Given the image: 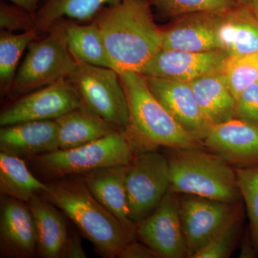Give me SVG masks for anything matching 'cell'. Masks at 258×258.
Here are the masks:
<instances>
[{
  "mask_svg": "<svg viewBox=\"0 0 258 258\" xmlns=\"http://www.w3.org/2000/svg\"><path fill=\"white\" fill-rule=\"evenodd\" d=\"M101 30L113 69L140 73L162 49V33L149 0H122L105 7L93 19Z\"/></svg>",
  "mask_w": 258,
  "mask_h": 258,
  "instance_id": "obj_1",
  "label": "cell"
},
{
  "mask_svg": "<svg viewBox=\"0 0 258 258\" xmlns=\"http://www.w3.org/2000/svg\"><path fill=\"white\" fill-rule=\"evenodd\" d=\"M39 195L69 217L102 257H118L135 240L137 233L103 206L80 176L60 178Z\"/></svg>",
  "mask_w": 258,
  "mask_h": 258,
  "instance_id": "obj_2",
  "label": "cell"
},
{
  "mask_svg": "<svg viewBox=\"0 0 258 258\" xmlns=\"http://www.w3.org/2000/svg\"><path fill=\"white\" fill-rule=\"evenodd\" d=\"M129 108L127 133L132 140L148 147L198 148L199 142L186 132L159 103L137 72L120 73Z\"/></svg>",
  "mask_w": 258,
  "mask_h": 258,
  "instance_id": "obj_3",
  "label": "cell"
},
{
  "mask_svg": "<svg viewBox=\"0 0 258 258\" xmlns=\"http://www.w3.org/2000/svg\"><path fill=\"white\" fill-rule=\"evenodd\" d=\"M175 149L167 158L171 191L228 203L238 200L235 170L227 161L198 148Z\"/></svg>",
  "mask_w": 258,
  "mask_h": 258,
  "instance_id": "obj_4",
  "label": "cell"
},
{
  "mask_svg": "<svg viewBox=\"0 0 258 258\" xmlns=\"http://www.w3.org/2000/svg\"><path fill=\"white\" fill-rule=\"evenodd\" d=\"M134 154V141L126 131L117 130L103 138L68 149L37 156L34 164L44 176L60 179L115 166H127Z\"/></svg>",
  "mask_w": 258,
  "mask_h": 258,
  "instance_id": "obj_5",
  "label": "cell"
},
{
  "mask_svg": "<svg viewBox=\"0 0 258 258\" xmlns=\"http://www.w3.org/2000/svg\"><path fill=\"white\" fill-rule=\"evenodd\" d=\"M47 37L30 42L28 52L15 75L10 93L14 96L69 80L77 66L70 53L59 24Z\"/></svg>",
  "mask_w": 258,
  "mask_h": 258,
  "instance_id": "obj_6",
  "label": "cell"
},
{
  "mask_svg": "<svg viewBox=\"0 0 258 258\" xmlns=\"http://www.w3.org/2000/svg\"><path fill=\"white\" fill-rule=\"evenodd\" d=\"M76 61V69L68 81L79 93L83 104L115 128L126 131L129 124L128 99L118 73Z\"/></svg>",
  "mask_w": 258,
  "mask_h": 258,
  "instance_id": "obj_7",
  "label": "cell"
},
{
  "mask_svg": "<svg viewBox=\"0 0 258 258\" xmlns=\"http://www.w3.org/2000/svg\"><path fill=\"white\" fill-rule=\"evenodd\" d=\"M170 186L167 158L154 151L135 156L125 176V189L129 214L136 225L154 211Z\"/></svg>",
  "mask_w": 258,
  "mask_h": 258,
  "instance_id": "obj_8",
  "label": "cell"
},
{
  "mask_svg": "<svg viewBox=\"0 0 258 258\" xmlns=\"http://www.w3.org/2000/svg\"><path fill=\"white\" fill-rule=\"evenodd\" d=\"M76 88L68 80L25 96L0 115L2 127L30 120H55L82 106Z\"/></svg>",
  "mask_w": 258,
  "mask_h": 258,
  "instance_id": "obj_9",
  "label": "cell"
},
{
  "mask_svg": "<svg viewBox=\"0 0 258 258\" xmlns=\"http://www.w3.org/2000/svg\"><path fill=\"white\" fill-rule=\"evenodd\" d=\"M176 193L169 190L154 211L137 224V235L159 257H189Z\"/></svg>",
  "mask_w": 258,
  "mask_h": 258,
  "instance_id": "obj_10",
  "label": "cell"
},
{
  "mask_svg": "<svg viewBox=\"0 0 258 258\" xmlns=\"http://www.w3.org/2000/svg\"><path fill=\"white\" fill-rule=\"evenodd\" d=\"M180 217L189 257L235 218L232 203L190 195L179 200Z\"/></svg>",
  "mask_w": 258,
  "mask_h": 258,
  "instance_id": "obj_11",
  "label": "cell"
},
{
  "mask_svg": "<svg viewBox=\"0 0 258 258\" xmlns=\"http://www.w3.org/2000/svg\"><path fill=\"white\" fill-rule=\"evenodd\" d=\"M229 57L220 49L206 52L161 49L139 74L147 77L190 83L206 75L223 71Z\"/></svg>",
  "mask_w": 258,
  "mask_h": 258,
  "instance_id": "obj_12",
  "label": "cell"
},
{
  "mask_svg": "<svg viewBox=\"0 0 258 258\" xmlns=\"http://www.w3.org/2000/svg\"><path fill=\"white\" fill-rule=\"evenodd\" d=\"M144 78L151 92L173 118L191 137L203 142L211 125L204 117L189 83Z\"/></svg>",
  "mask_w": 258,
  "mask_h": 258,
  "instance_id": "obj_13",
  "label": "cell"
},
{
  "mask_svg": "<svg viewBox=\"0 0 258 258\" xmlns=\"http://www.w3.org/2000/svg\"><path fill=\"white\" fill-rule=\"evenodd\" d=\"M202 142L227 162L258 165L257 125L235 118L212 126Z\"/></svg>",
  "mask_w": 258,
  "mask_h": 258,
  "instance_id": "obj_14",
  "label": "cell"
},
{
  "mask_svg": "<svg viewBox=\"0 0 258 258\" xmlns=\"http://www.w3.org/2000/svg\"><path fill=\"white\" fill-rule=\"evenodd\" d=\"M0 240L3 254L13 257H31L37 250L35 220L28 204L2 197Z\"/></svg>",
  "mask_w": 258,
  "mask_h": 258,
  "instance_id": "obj_15",
  "label": "cell"
},
{
  "mask_svg": "<svg viewBox=\"0 0 258 258\" xmlns=\"http://www.w3.org/2000/svg\"><path fill=\"white\" fill-rule=\"evenodd\" d=\"M59 149L55 120H30L2 127L0 150L18 157H35Z\"/></svg>",
  "mask_w": 258,
  "mask_h": 258,
  "instance_id": "obj_16",
  "label": "cell"
},
{
  "mask_svg": "<svg viewBox=\"0 0 258 258\" xmlns=\"http://www.w3.org/2000/svg\"><path fill=\"white\" fill-rule=\"evenodd\" d=\"M221 13H195L179 17L172 26L161 30L162 49L189 52L219 49L217 30Z\"/></svg>",
  "mask_w": 258,
  "mask_h": 258,
  "instance_id": "obj_17",
  "label": "cell"
},
{
  "mask_svg": "<svg viewBox=\"0 0 258 258\" xmlns=\"http://www.w3.org/2000/svg\"><path fill=\"white\" fill-rule=\"evenodd\" d=\"M128 168V165L109 166L79 176L103 206L125 227L136 232L137 225L130 217L125 189Z\"/></svg>",
  "mask_w": 258,
  "mask_h": 258,
  "instance_id": "obj_18",
  "label": "cell"
},
{
  "mask_svg": "<svg viewBox=\"0 0 258 258\" xmlns=\"http://www.w3.org/2000/svg\"><path fill=\"white\" fill-rule=\"evenodd\" d=\"M217 39L219 49L230 57L258 52V19L248 5H238L220 14Z\"/></svg>",
  "mask_w": 258,
  "mask_h": 258,
  "instance_id": "obj_19",
  "label": "cell"
},
{
  "mask_svg": "<svg viewBox=\"0 0 258 258\" xmlns=\"http://www.w3.org/2000/svg\"><path fill=\"white\" fill-rule=\"evenodd\" d=\"M189 84L204 117L211 127L235 118L237 99L223 71L204 76Z\"/></svg>",
  "mask_w": 258,
  "mask_h": 258,
  "instance_id": "obj_20",
  "label": "cell"
},
{
  "mask_svg": "<svg viewBox=\"0 0 258 258\" xmlns=\"http://www.w3.org/2000/svg\"><path fill=\"white\" fill-rule=\"evenodd\" d=\"M28 204L35 220L37 251L40 257L60 258L69 235L62 212L39 195Z\"/></svg>",
  "mask_w": 258,
  "mask_h": 258,
  "instance_id": "obj_21",
  "label": "cell"
},
{
  "mask_svg": "<svg viewBox=\"0 0 258 258\" xmlns=\"http://www.w3.org/2000/svg\"><path fill=\"white\" fill-rule=\"evenodd\" d=\"M55 121L58 125L59 149L81 147L119 130L85 104Z\"/></svg>",
  "mask_w": 258,
  "mask_h": 258,
  "instance_id": "obj_22",
  "label": "cell"
},
{
  "mask_svg": "<svg viewBox=\"0 0 258 258\" xmlns=\"http://www.w3.org/2000/svg\"><path fill=\"white\" fill-rule=\"evenodd\" d=\"M56 24L62 28L70 53L76 60L113 69L101 30L96 24L80 25L69 20Z\"/></svg>",
  "mask_w": 258,
  "mask_h": 258,
  "instance_id": "obj_23",
  "label": "cell"
},
{
  "mask_svg": "<svg viewBox=\"0 0 258 258\" xmlns=\"http://www.w3.org/2000/svg\"><path fill=\"white\" fill-rule=\"evenodd\" d=\"M122 0H43L34 15L35 28L39 32H48L62 20L89 21L108 5Z\"/></svg>",
  "mask_w": 258,
  "mask_h": 258,
  "instance_id": "obj_24",
  "label": "cell"
},
{
  "mask_svg": "<svg viewBox=\"0 0 258 258\" xmlns=\"http://www.w3.org/2000/svg\"><path fill=\"white\" fill-rule=\"evenodd\" d=\"M47 187V184L33 176L21 158L0 153V193L3 196L28 203Z\"/></svg>",
  "mask_w": 258,
  "mask_h": 258,
  "instance_id": "obj_25",
  "label": "cell"
},
{
  "mask_svg": "<svg viewBox=\"0 0 258 258\" xmlns=\"http://www.w3.org/2000/svg\"><path fill=\"white\" fill-rule=\"evenodd\" d=\"M37 34L38 32L36 29H32L20 34L1 30L0 85L2 93L10 91L20 57L30 42L36 39Z\"/></svg>",
  "mask_w": 258,
  "mask_h": 258,
  "instance_id": "obj_26",
  "label": "cell"
},
{
  "mask_svg": "<svg viewBox=\"0 0 258 258\" xmlns=\"http://www.w3.org/2000/svg\"><path fill=\"white\" fill-rule=\"evenodd\" d=\"M161 13L179 17L195 13H221L235 8L238 0H149Z\"/></svg>",
  "mask_w": 258,
  "mask_h": 258,
  "instance_id": "obj_27",
  "label": "cell"
},
{
  "mask_svg": "<svg viewBox=\"0 0 258 258\" xmlns=\"http://www.w3.org/2000/svg\"><path fill=\"white\" fill-rule=\"evenodd\" d=\"M223 72L231 91L236 99H238L246 88L257 81L258 52L229 57Z\"/></svg>",
  "mask_w": 258,
  "mask_h": 258,
  "instance_id": "obj_28",
  "label": "cell"
},
{
  "mask_svg": "<svg viewBox=\"0 0 258 258\" xmlns=\"http://www.w3.org/2000/svg\"><path fill=\"white\" fill-rule=\"evenodd\" d=\"M235 174L240 197L247 208L252 240L258 249V165L239 168Z\"/></svg>",
  "mask_w": 258,
  "mask_h": 258,
  "instance_id": "obj_29",
  "label": "cell"
},
{
  "mask_svg": "<svg viewBox=\"0 0 258 258\" xmlns=\"http://www.w3.org/2000/svg\"><path fill=\"white\" fill-rule=\"evenodd\" d=\"M238 233L236 217L208 244L194 254L193 258H226L233 250Z\"/></svg>",
  "mask_w": 258,
  "mask_h": 258,
  "instance_id": "obj_30",
  "label": "cell"
},
{
  "mask_svg": "<svg viewBox=\"0 0 258 258\" xmlns=\"http://www.w3.org/2000/svg\"><path fill=\"white\" fill-rule=\"evenodd\" d=\"M0 27L2 30L25 32L35 28L33 15L13 4L2 0L0 4Z\"/></svg>",
  "mask_w": 258,
  "mask_h": 258,
  "instance_id": "obj_31",
  "label": "cell"
},
{
  "mask_svg": "<svg viewBox=\"0 0 258 258\" xmlns=\"http://www.w3.org/2000/svg\"><path fill=\"white\" fill-rule=\"evenodd\" d=\"M235 118L258 126V83L246 88L237 100Z\"/></svg>",
  "mask_w": 258,
  "mask_h": 258,
  "instance_id": "obj_32",
  "label": "cell"
},
{
  "mask_svg": "<svg viewBox=\"0 0 258 258\" xmlns=\"http://www.w3.org/2000/svg\"><path fill=\"white\" fill-rule=\"evenodd\" d=\"M119 258H156L159 255L146 244L139 243L135 240L127 244L120 252Z\"/></svg>",
  "mask_w": 258,
  "mask_h": 258,
  "instance_id": "obj_33",
  "label": "cell"
},
{
  "mask_svg": "<svg viewBox=\"0 0 258 258\" xmlns=\"http://www.w3.org/2000/svg\"><path fill=\"white\" fill-rule=\"evenodd\" d=\"M86 254L76 233H69L60 258H86Z\"/></svg>",
  "mask_w": 258,
  "mask_h": 258,
  "instance_id": "obj_34",
  "label": "cell"
},
{
  "mask_svg": "<svg viewBox=\"0 0 258 258\" xmlns=\"http://www.w3.org/2000/svg\"><path fill=\"white\" fill-rule=\"evenodd\" d=\"M3 1L10 2L12 4L16 5L34 16L37 10H38V3L40 0H3Z\"/></svg>",
  "mask_w": 258,
  "mask_h": 258,
  "instance_id": "obj_35",
  "label": "cell"
},
{
  "mask_svg": "<svg viewBox=\"0 0 258 258\" xmlns=\"http://www.w3.org/2000/svg\"><path fill=\"white\" fill-rule=\"evenodd\" d=\"M248 6L258 19V0H249Z\"/></svg>",
  "mask_w": 258,
  "mask_h": 258,
  "instance_id": "obj_36",
  "label": "cell"
},
{
  "mask_svg": "<svg viewBox=\"0 0 258 258\" xmlns=\"http://www.w3.org/2000/svg\"><path fill=\"white\" fill-rule=\"evenodd\" d=\"M249 0H238V4L240 5H248Z\"/></svg>",
  "mask_w": 258,
  "mask_h": 258,
  "instance_id": "obj_37",
  "label": "cell"
},
{
  "mask_svg": "<svg viewBox=\"0 0 258 258\" xmlns=\"http://www.w3.org/2000/svg\"><path fill=\"white\" fill-rule=\"evenodd\" d=\"M258 83V74H257V81H256Z\"/></svg>",
  "mask_w": 258,
  "mask_h": 258,
  "instance_id": "obj_38",
  "label": "cell"
}]
</instances>
